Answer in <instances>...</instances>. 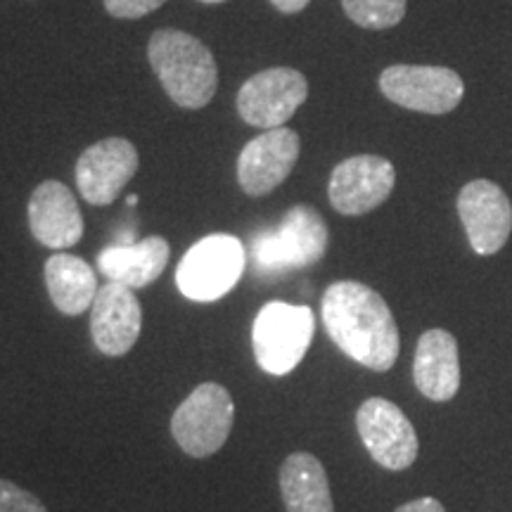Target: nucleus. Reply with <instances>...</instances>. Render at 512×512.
Segmentation results:
<instances>
[{
  "mask_svg": "<svg viewBox=\"0 0 512 512\" xmlns=\"http://www.w3.org/2000/svg\"><path fill=\"white\" fill-rule=\"evenodd\" d=\"M320 316L332 342L351 361L384 373L399 358V328L392 309L373 287L356 280L332 283L323 294Z\"/></svg>",
  "mask_w": 512,
  "mask_h": 512,
  "instance_id": "nucleus-1",
  "label": "nucleus"
},
{
  "mask_svg": "<svg viewBox=\"0 0 512 512\" xmlns=\"http://www.w3.org/2000/svg\"><path fill=\"white\" fill-rule=\"evenodd\" d=\"M147 57L164 91L183 110H202L216 95L219 67L200 38L178 29H159L150 38Z\"/></svg>",
  "mask_w": 512,
  "mask_h": 512,
  "instance_id": "nucleus-2",
  "label": "nucleus"
},
{
  "mask_svg": "<svg viewBox=\"0 0 512 512\" xmlns=\"http://www.w3.org/2000/svg\"><path fill=\"white\" fill-rule=\"evenodd\" d=\"M316 332L309 306L268 302L256 313L252 344L259 368L268 375H287L304 361Z\"/></svg>",
  "mask_w": 512,
  "mask_h": 512,
  "instance_id": "nucleus-3",
  "label": "nucleus"
},
{
  "mask_svg": "<svg viewBox=\"0 0 512 512\" xmlns=\"http://www.w3.org/2000/svg\"><path fill=\"white\" fill-rule=\"evenodd\" d=\"M328 249V226L309 204H297L275 230L256 235L252 256L256 271L283 273L318 264Z\"/></svg>",
  "mask_w": 512,
  "mask_h": 512,
  "instance_id": "nucleus-4",
  "label": "nucleus"
},
{
  "mask_svg": "<svg viewBox=\"0 0 512 512\" xmlns=\"http://www.w3.org/2000/svg\"><path fill=\"white\" fill-rule=\"evenodd\" d=\"M235 422V401L223 384L202 382L176 408L171 434L192 458H209L226 444Z\"/></svg>",
  "mask_w": 512,
  "mask_h": 512,
  "instance_id": "nucleus-5",
  "label": "nucleus"
},
{
  "mask_svg": "<svg viewBox=\"0 0 512 512\" xmlns=\"http://www.w3.org/2000/svg\"><path fill=\"white\" fill-rule=\"evenodd\" d=\"M245 273V247L233 235H209L181 259L176 283L192 302H216L238 285Z\"/></svg>",
  "mask_w": 512,
  "mask_h": 512,
  "instance_id": "nucleus-6",
  "label": "nucleus"
},
{
  "mask_svg": "<svg viewBox=\"0 0 512 512\" xmlns=\"http://www.w3.org/2000/svg\"><path fill=\"white\" fill-rule=\"evenodd\" d=\"M384 98L422 114H446L460 105L465 83L453 69L394 64L380 76Z\"/></svg>",
  "mask_w": 512,
  "mask_h": 512,
  "instance_id": "nucleus-7",
  "label": "nucleus"
},
{
  "mask_svg": "<svg viewBox=\"0 0 512 512\" xmlns=\"http://www.w3.org/2000/svg\"><path fill=\"white\" fill-rule=\"evenodd\" d=\"M356 427L370 458L384 470H408L418 458V434L396 403L382 396L363 401L356 413Z\"/></svg>",
  "mask_w": 512,
  "mask_h": 512,
  "instance_id": "nucleus-8",
  "label": "nucleus"
},
{
  "mask_svg": "<svg viewBox=\"0 0 512 512\" xmlns=\"http://www.w3.org/2000/svg\"><path fill=\"white\" fill-rule=\"evenodd\" d=\"M309 98V83L304 74L290 67H273L254 74L242 83L238 93V112L249 126L280 128Z\"/></svg>",
  "mask_w": 512,
  "mask_h": 512,
  "instance_id": "nucleus-9",
  "label": "nucleus"
},
{
  "mask_svg": "<svg viewBox=\"0 0 512 512\" xmlns=\"http://www.w3.org/2000/svg\"><path fill=\"white\" fill-rule=\"evenodd\" d=\"M138 150L126 138H105L83 150L76 162V188L93 207H107L138 171Z\"/></svg>",
  "mask_w": 512,
  "mask_h": 512,
  "instance_id": "nucleus-10",
  "label": "nucleus"
},
{
  "mask_svg": "<svg viewBox=\"0 0 512 512\" xmlns=\"http://www.w3.org/2000/svg\"><path fill=\"white\" fill-rule=\"evenodd\" d=\"M396 171L389 159L356 155L335 166L330 176V204L344 216H361L380 207L392 195Z\"/></svg>",
  "mask_w": 512,
  "mask_h": 512,
  "instance_id": "nucleus-11",
  "label": "nucleus"
},
{
  "mask_svg": "<svg viewBox=\"0 0 512 512\" xmlns=\"http://www.w3.org/2000/svg\"><path fill=\"white\" fill-rule=\"evenodd\" d=\"M302 140L292 128H268L249 140L238 157V183L249 197H264L283 185L299 159Z\"/></svg>",
  "mask_w": 512,
  "mask_h": 512,
  "instance_id": "nucleus-12",
  "label": "nucleus"
},
{
  "mask_svg": "<svg viewBox=\"0 0 512 512\" xmlns=\"http://www.w3.org/2000/svg\"><path fill=\"white\" fill-rule=\"evenodd\" d=\"M458 216L472 249L482 256L501 252L512 233L508 195L491 181H472L460 190Z\"/></svg>",
  "mask_w": 512,
  "mask_h": 512,
  "instance_id": "nucleus-13",
  "label": "nucleus"
},
{
  "mask_svg": "<svg viewBox=\"0 0 512 512\" xmlns=\"http://www.w3.org/2000/svg\"><path fill=\"white\" fill-rule=\"evenodd\" d=\"M143 330V309L131 287L107 283L91 306V335L105 356H124L136 347Z\"/></svg>",
  "mask_w": 512,
  "mask_h": 512,
  "instance_id": "nucleus-14",
  "label": "nucleus"
},
{
  "mask_svg": "<svg viewBox=\"0 0 512 512\" xmlns=\"http://www.w3.org/2000/svg\"><path fill=\"white\" fill-rule=\"evenodd\" d=\"M29 226L43 247L76 245L83 235V216L74 192L60 181H43L29 200Z\"/></svg>",
  "mask_w": 512,
  "mask_h": 512,
  "instance_id": "nucleus-15",
  "label": "nucleus"
},
{
  "mask_svg": "<svg viewBox=\"0 0 512 512\" xmlns=\"http://www.w3.org/2000/svg\"><path fill=\"white\" fill-rule=\"evenodd\" d=\"M413 380L425 399L448 401L460 389L458 342L446 330H427L418 339L413 358Z\"/></svg>",
  "mask_w": 512,
  "mask_h": 512,
  "instance_id": "nucleus-16",
  "label": "nucleus"
},
{
  "mask_svg": "<svg viewBox=\"0 0 512 512\" xmlns=\"http://www.w3.org/2000/svg\"><path fill=\"white\" fill-rule=\"evenodd\" d=\"M169 242L162 235H150L131 245H117L102 249L98 256V268L110 283H119L138 290L152 285L169 264Z\"/></svg>",
  "mask_w": 512,
  "mask_h": 512,
  "instance_id": "nucleus-17",
  "label": "nucleus"
},
{
  "mask_svg": "<svg viewBox=\"0 0 512 512\" xmlns=\"http://www.w3.org/2000/svg\"><path fill=\"white\" fill-rule=\"evenodd\" d=\"M280 494L287 512H335L325 467L311 453H292L280 467Z\"/></svg>",
  "mask_w": 512,
  "mask_h": 512,
  "instance_id": "nucleus-18",
  "label": "nucleus"
},
{
  "mask_svg": "<svg viewBox=\"0 0 512 512\" xmlns=\"http://www.w3.org/2000/svg\"><path fill=\"white\" fill-rule=\"evenodd\" d=\"M46 287L50 299L64 316H81L98 297L95 271L81 256L57 252L46 261Z\"/></svg>",
  "mask_w": 512,
  "mask_h": 512,
  "instance_id": "nucleus-19",
  "label": "nucleus"
},
{
  "mask_svg": "<svg viewBox=\"0 0 512 512\" xmlns=\"http://www.w3.org/2000/svg\"><path fill=\"white\" fill-rule=\"evenodd\" d=\"M351 22L363 29H392L406 15V0H342Z\"/></svg>",
  "mask_w": 512,
  "mask_h": 512,
  "instance_id": "nucleus-20",
  "label": "nucleus"
},
{
  "mask_svg": "<svg viewBox=\"0 0 512 512\" xmlns=\"http://www.w3.org/2000/svg\"><path fill=\"white\" fill-rule=\"evenodd\" d=\"M0 512H48V508L31 491L0 479Z\"/></svg>",
  "mask_w": 512,
  "mask_h": 512,
  "instance_id": "nucleus-21",
  "label": "nucleus"
},
{
  "mask_svg": "<svg viewBox=\"0 0 512 512\" xmlns=\"http://www.w3.org/2000/svg\"><path fill=\"white\" fill-rule=\"evenodd\" d=\"M107 12L117 19H140L162 8L166 0H102Z\"/></svg>",
  "mask_w": 512,
  "mask_h": 512,
  "instance_id": "nucleus-22",
  "label": "nucleus"
},
{
  "mask_svg": "<svg viewBox=\"0 0 512 512\" xmlns=\"http://www.w3.org/2000/svg\"><path fill=\"white\" fill-rule=\"evenodd\" d=\"M394 512H446L444 505H441L437 498H418V501H411V503H403L401 508H396Z\"/></svg>",
  "mask_w": 512,
  "mask_h": 512,
  "instance_id": "nucleus-23",
  "label": "nucleus"
},
{
  "mask_svg": "<svg viewBox=\"0 0 512 512\" xmlns=\"http://www.w3.org/2000/svg\"><path fill=\"white\" fill-rule=\"evenodd\" d=\"M271 3L285 15H294V12H302L311 0H271Z\"/></svg>",
  "mask_w": 512,
  "mask_h": 512,
  "instance_id": "nucleus-24",
  "label": "nucleus"
},
{
  "mask_svg": "<svg viewBox=\"0 0 512 512\" xmlns=\"http://www.w3.org/2000/svg\"><path fill=\"white\" fill-rule=\"evenodd\" d=\"M128 207H136V204H138V195H128Z\"/></svg>",
  "mask_w": 512,
  "mask_h": 512,
  "instance_id": "nucleus-25",
  "label": "nucleus"
},
{
  "mask_svg": "<svg viewBox=\"0 0 512 512\" xmlns=\"http://www.w3.org/2000/svg\"><path fill=\"white\" fill-rule=\"evenodd\" d=\"M202 3H226V0H202Z\"/></svg>",
  "mask_w": 512,
  "mask_h": 512,
  "instance_id": "nucleus-26",
  "label": "nucleus"
}]
</instances>
